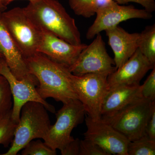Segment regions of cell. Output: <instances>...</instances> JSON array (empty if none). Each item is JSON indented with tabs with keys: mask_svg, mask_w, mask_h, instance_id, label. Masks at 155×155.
Masks as SVG:
<instances>
[{
	"mask_svg": "<svg viewBox=\"0 0 155 155\" xmlns=\"http://www.w3.org/2000/svg\"><path fill=\"white\" fill-rule=\"evenodd\" d=\"M28 70L38 81L37 91L42 98H52L63 104L78 99L71 84L68 68L37 52L25 59Z\"/></svg>",
	"mask_w": 155,
	"mask_h": 155,
	"instance_id": "obj_1",
	"label": "cell"
},
{
	"mask_svg": "<svg viewBox=\"0 0 155 155\" xmlns=\"http://www.w3.org/2000/svg\"><path fill=\"white\" fill-rule=\"evenodd\" d=\"M25 14L40 29L46 31L65 41L81 44L75 20L58 0H35L23 8Z\"/></svg>",
	"mask_w": 155,
	"mask_h": 155,
	"instance_id": "obj_2",
	"label": "cell"
},
{
	"mask_svg": "<svg viewBox=\"0 0 155 155\" xmlns=\"http://www.w3.org/2000/svg\"><path fill=\"white\" fill-rule=\"evenodd\" d=\"M47 111L43 104L37 102H28L24 104L11 146L2 155H17L31 140L36 138L44 139L51 125Z\"/></svg>",
	"mask_w": 155,
	"mask_h": 155,
	"instance_id": "obj_3",
	"label": "cell"
},
{
	"mask_svg": "<svg viewBox=\"0 0 155 155\" xmlns=\"http://www.w3.org/2000/svg\"><path fill=\"white\" fill-rule=\"evenodd\" d=\"M0 19L25 59L38 52L41 30L31 20L23 8L4 11Z\"/></svg>",
	"mask_w": 155,
	"mask_h": 155,
	"instance_id": "obj_4",
	"label": "cell"
},
{
	"mask_svg": "<svg viewBox=\"0 0 155 155\" xmlns=\"http://www.w3.org/2000/svg\"><path fill=\"white\" fill-rule=\"evenodd\" d=\"M155 101L141 98L109 117L101 118L130 141L146 135L147 123Z\"/></svg>",
	"mask_w": 155,
	"mask_h": 155,
	"instance_id": "obj_5",
	"label": "cell"
},
{
	"mask_svg": "<svg viewBox=\"0 0 155 155\" xmlns=\"http://www.w3.org/2000/svg\"><path fill=\"white\" fill-rule=\"evenodd\" d=\"M108 75L105 73H88L81 76L70 75V82L78 100L88 117L94 121L101 118L102 105L109 90Z\"/></svg>",
	"mask_w": 155,
	"mask_h": 155,
	"instance_id": "obj_6",
	"label": "cell"
},
{
	"mask_svg": "<svg viewBox=\"0 0 155 155\" xmlns=\"http://www.w3.org/2000/svg\"><path fill=\"white\" fill-rule=\"evenodd\" d=\"M62 107L56 114L57 121L51 125L44 140L53 150H61L74 139L72 130L82 123L86 114L82 104L78 99L63 104Z\"/></svg>",
	"mask_w": 155,
	"mask_h": 155,
	"instance_id": "obj_7",
	"label": "cell"
},
{
	"mask_svg": "<svg viewBox=\"0 0 155 155\" xmlns=\"http://www.w3.org/2000/svg\"><path fill=\"white\" fill-rule=\"evenodd\" d=\"M68 69L76 76L88 73H105L110 75L116 70L114 60L107 52L101 34L97 35L94 40L81 51Z\"/></svg>",
	"mask_w": 155,
	"mask_h": 155,
	"instance_id": "obj_8",
	"label": "cell"
},
{
	"mask_svg": "<svg viewBox=\"0 0 155 155\" xmlns=\"http://www.w3.org/2000/svg\"><path fill=\"white\" fill-rule=\"evenodd\" d=\"M96 18L86 33L87 39L94 38L98 34L114 26L120 22L131 19H150L153 16L145 9L135 8L133 6H123L111 1L97 11Z\"/></svg>",
	"mask_w": 155,
	"mask_h": 155,
	"instance_id": "obj_9",
	"label": "cell"
},
{
	"mask_svg": "<svg viewBox=\"0 0 155 155\" xmlns=\"http://www.w3.org/2000/svg\"><path fill=\"white\" fill-rule=\"evenodd\" d=\"M85 122L87 129L84 139L96 143L109 155H128L130 141L113 126L101 118L94 121L87 116Z\"/></svg>",
	"mask_w": 155,
	"mask_h": 155,
	"instance_id": "obj_10",
	"label": "cell"
},
{
	"mask_svg": "<svg viewBox=\"0 0 155 155\" xmlns=\"http://www.w3.org/2000/svg\"><path fill=\"white\" fill-rule=\"evenodd\" d=\"M0 74L8 82L13 97V105L11 117L15 123L19 122L21 109L26 103L30 101L41 103L48 111L54 113V107L42 98L33 84L27 81L17 79L8 67L3 58H0Z\"/></svg>",
	"mask_w": 155,
	"mask_h": 155,
	"instance_id": "obj_11",
	"label": "cell"
},
{
	"mask_svg": "<svg viewBox=\"0 0 155 155\" xmlns=\"http://www.w3.org/2000/svg\"><path fill=\"white\" fill-rule=\"evenodd\" d=\"M41 30V40L38 52L42 53L51 60L68 69L87 46L82 43L78 45L71 44L46 31Z\"/></svg>",
	"mask_w": 155,
	"mask_h": 155,
	"instance_id": "obj_12",
	"label": "cell"
},
{
	"mask_svg": "<svg viewBox=\"0 0 155 155\" xmlns=\"http://www.w3.org/2000/svg\"><path fill=\"white\" fill-rule=\"evenodd\" d=\"M155 67L137 48L125 64L108 75L109 89L121 85H138L147 72Z\"/></svg>",
	"mask_w": 155,
	"mask_h": 155,
	"instance_id": "obj_13",
	"label": "cell"
},
{
	"mask_svg": "<svg viewBox=\"0 0 155 155\" xmlns=\"http://www.w3.org/2000/svg\"><path fill=\"white\" fill-rule=\"evenodd\" d=\"M0 54L13 75L19 80L29 81L37 86L38 81L28 70L25 58L0 19Z\"/></svg>",
	"mask_w": 155,
	"mask_h": 155,
	"instance_id": "obj_14",
	"label": "cell"
},
{
	"mask_svg": "<svg viewBox=\"0 0 155 155\" xmlns=\"http://www.w3.org/2000/svg\"><path fill=\"white\" fill-rule=\"evenodd\" d=\"M105 31L108 44L114 53V60L117 69L125 64L138 48L140 33H128L119 25Z\"/></svg>",
	"mask_w": 155,
	"mask_h": 155,
	"instance_id": "obj_15",
	"label": "cell"
},
{
	"mask_svg": "<svg viewBox=\"0 0 155 155\" xmlns=\"http://www.w3.org/2000/svg\"><path fill=\"white\" fill-rule=\"evenodd\" d=\"M141 98L140 84L111 87L103 101L101 118L112 116Z\"/></svg>",
	"mask_w": 155,
	"mask_h": 155,
	"instance_id": "obj_16",
	"label": "cell"
},
{
	"mask_svg": "<svg viewBox=\"0 0 155 155\" xmlns=\"http://www.w3.org/2000/svg\"><path fill=\"white\" fill-rule=\"evenodd\" d=\"M138 48L148 59L155 66V25H149L140 33Z\"/></svg>",
	"mask_w": 155,
	"mask_h": 155,
	"instance_id": "obj_17",
	"label": "cell"
},
{
	"mask_svg": "<svg viewBox=\"0 0 155 155\" xmlns=\"http://www.w3.org/2000/svg\"><path fill=\"white\" fill-rule=\"evenodd\" d=\"M113 0H69L70 8L78 16L90 18L98 9Z\"/></svg>",
	"mask_w": 155,
	"mask_h": 155,
	"instance_id": "obj_18",
	"label": "cell"
},
{
	"mask_svg": "<svg viewBox=\"0 0 155 155\" xmlns=\"http://www.w3.org/2000/svg\"><path fill=\"white\" fill-rule=\"evenodd\" d=\"M128 155H154L155 140L145 135L130 141L127 147Z\"/></svg>",
	"mask_w": 155,
	"mask_h": 155,
	"instance_id": "obj_19",
	"label": "cell"
},
{
	"mask_svg": "<svg viewBox=\"0 0 155 155\" xmlns=\"http://www.w3.org/2000/svg\"><path fill=\"white\" fill-rule=\"evenodd\" d=\"M17 125L11 117V112L0 119V145L7 147L12 143Z\"/></svg>",
	"mask_w": 155,
	"mask_h": 155,
	"instance_id": "obj_20",
	"label": "cell"
},
{
	"mask_svg": "<svg viewBox=\"0 0 155 155\" xmlns=\"http://www.w3.org/2000/svg\"><path fill=\"white\" fill-rule=\"evenodd\" d=\"M13 97L8 82L0 74V119L12 111Z\"/></svg>",
	"mask_w": 155,
	"mask_h": 155,
	"instance_id": "obj_21",
	"label": "cell"
},
{
	"mask_svg": "<svg viewBox=\"0 0 155 155\" xmlns=\"http://www.w3.org/2000/svg\"><path fill=\"white\" fill-rule=\"evenodd\" d=\"M22 150V155H57V150H53L40 140H31Z\"/></svg>",
	"mask_w": 155,
	"mask_h": 155,
	"instance_id": "obj_22",
	"label": "cell"
},
{
	"mask_svg": "<svg viewBox=\"0 0 155 155\" xmlns=\"http://www.w3.org/2000/svg\"><path fill=\"white\" fill-rule=\"evenodd\" d=\"M142 97L151 101H155V67L142 85H140Z\"/></svg>",
	"mask_w": 155,
	"mask_h": 155,
	"instance_id": "obj_23",
	"label": "cell"
},
{
	"mask_svg": "<svg viewBox=\"0 0 155 155\" xmlns=\"http://www.w3.org/2000/svg\"><path fill=\"white\" fill-rule=\"evenodd\" d=\"M79 155H109L99 146L84 139L80 140Z\"/></svg>",
	"mask_w": 155,
	"mask_h": 155,
	"instance_id": "obj_24",
	"label": "cell"
},
{
	"mask_svg": "<svg viewBox=\"0 0 155 155\" xmlns=\"http://www.w3.org/2000/svg\"><path fill=\"white\" fill-rule=\"evenodd\" d=\"M119 5H125L129 2L137 3L141 5L145 10L152 13L155 10V0H114Z\"/></svg>",
	"mask_w": 155,
	"mask_h": 155,
	"instance_id": "obj_25",
	"label": "cell"
},
{
	"mask_svg": "<svg viewBox=\"0 0 155 155\" xmlns=\"http://www.w3.org/2000/svg\"><path fill=\"white\" fill-rule=\"evenodd\" d=\"M80 141L78 138H74L61 150L62 155H79Z\"/></svg>",
	"mask_w": 155,
	"mask_h": 155,
	"instance_id": "obj_26",
	"label": "cell"
},
{
	"mask_svg": "<svg viewBox=\"0 0 155 155\" xmlns=\"http://www.w3.org/2000/svg\"><path fill=\"white\" fill-rule=\"evenodd\" d=\"M146 135L150 139L155 140V105L153 107L151 114L147 123Z\"/></svg>",
	"mask_w": 155,
	"mask_h": 155,
	"instance_id": "obj_27",
	"label": "cell"
},
{
	"mask_svg": "<svg viewBox=\"0 0 155 155\" xmlns=\"http://www.w3.org/2000/svg\"><path fill=\"white\" fill-rule=\"evenodd\" d=\"M15 1V0H0L1 2L3 5L7 7V6L11 3L13 1ZM29 2H32L35 0H28Z\"/></svg>",
	"mask_w": 155,
	"mask_h": 155,
	"instance_id": "obj_28",
	"label": "cell"
},
{
	"mask_svg": "<svg viewBox=\"0 0 155 155\" xmlns=\"http://www.w3.org/2000/svg\"><path fill=\"white\" fill-rule=\"evenodd\" d=\"M7 8V7L3 5L0 1V14H2L4 11H5Z\"/></svg>",
	"mask_w": 155,
	"mask_h": 155,
	"instance_id": "obj_29",
	"label": "cell"
},
{
	"mask_svg": "<svg viewBox=\"0 0 155 155\" xmlns=\"http://www.w3.org/2000/svg\"><path fill=\"white\" fill-rule=\"evenodd\" d=\"M0 58H2V55H1V54H0Z\"/></svg>",
	"mask_w": 155,
	"mask_h": 155,
	"instance_id": "obj_30",
	"label": "cell"
}]
</instances>
